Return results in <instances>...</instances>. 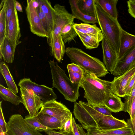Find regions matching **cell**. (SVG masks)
<instances>
[{"instance_id": "cell-1", "label": "cell", "mask_w": 135, "mask_h": 135, "mask_svg": "<svg viewBox=\"0 0 135 135\" xmlns=\"http://www.w3.org/2000/svg\"><path fill=\"white\" fill-rule=\"evenodd\" d=\"M80 86L84 90V98L93 106H104V103L112 93L111 81L102 80L95 75L84 71Z\"/></svg>"}, {"instance_id": "cell-2", "label": "cell", "mask_w": 135, "mask_h": 135, "mask_svg": "<svg viewBox=\"0 0 135 135\" xmlns=\"http://www.w3.org/2000/svg\"><path fill=\"white\" fill-rule=\"evenodd\" d=\"M65 54L72 63L78 65L89 74H93L99 78L105 77L109 73L103 62L80 49L68 47L66 49Z\"/></svg>"}, {"instance_id": "cell-3", "label": "cell", "mask_w": 135, "mask_h": 135, "mask_svg": "<svg viewBox=\"0 0 135 135\" xmlns=\"http://www.w3.org/2000/svg\"><path fill=\"white\" fill-rule=\"evenodd\" d=\"M49 62L52 79V88H56L66 100L71 102H76L80 96L79 89L80 83H72L57 62L50 60Z\"/></svg>"}, {"instance_id": "cell-4", "label": "cell", "mask_w": 135, "mask_h": 135, "mask_svg": "<svg viewBox=\"0 0 135 135\" xmlns=\"http://www.w3.org/2000/svg\"><path fill=\"white\" fill-rule=\"evenodd\" d=\"M95 7L98 23L102 32L111 47L118 55L122 28L118 20L111 17L98 4L95 3Z\"/></svg>"}, {"instance_id": "cell-5", "label": "cell", "mask_w": 135, "mask_h": 135, "mask_svg": "<svg viewBox=\"0 0 135 135\" xmlns=\"http://www.w3.org/2000/svg\"><path fill=\"white\" fill-rule=\"evenodd\" d=\"M75 118L81 124L83 128H97V123L104 115L95 109L87 102L80 101L74 103L73 112Z\"/></svg>"}, {"instance_id": "cell-6", "label": "cell", "mask_w": 135, "mask_h": 135, "mask_svg": "<svg viewBox=\"0 0 135 135\" xmlns=\"http://www.w3.org/2000/svg\"><path fill=\"white\" fill-rule=\"evenodd\" d=\"M6 135H44L27 123L20 114L12 115L7 123Z\"/></svg>"}, {"instance_id": "cell-7", "label": "cell", "mask_w": 135, "mask_h": 135, "mask_svg": "<svg viewBox=\"0 0 135 135\" xmlns=\"http://www.w3.org/2000/svg\"><path fill=\"white\" fill-rule=\"evenodd\" d=\"M18 86L28 91H33L42 101L43 104L50 101L56 100L57 97L52 88L44 85H41L32 82L30 78L20 80Z\"/></svg>"}, {"instance_id": "cell-8", "label": "cell", "mask_w": 135, "mask_h": 135, "mask_svg": "<svg viewBox=\"0 0 135 135\" xmlns=\"http://www.w3.org/2000/svg\"><path fill=\"white\" fill-rule=\"evenodd\" d=\"M39 112L56 118L60 120L63 124L68 120L72 113L65 105L56 100L44 103Z\"/></svg>"}, {"instance_id": "cell-9", "label": "cell", "mask_w": 135, "mask_h": 135, "mask_svg": "<svg viewBox=\"0 0 135 135\" xmlns=\"http://www.w3.org/2000/svg\"><path fill=\"white\" fill-rule=\"evenodd\" d=\"M26 12L31 32L33 34L43 37H47L43 27L33 0L27 1Z\"/></svg>"}, {"instance_id": "cell-10", "label": "cell", "mask_w": 135, "mask_h": 135, "mask_svg": "<svg viewBox=\"0 0 135 135\" xmlns=\"http://www.w3.org/2000/svg\"><path fill=\"white\" fill-rule=\"evenodd\" d=\"M54 21L53 33L56 35H60L63 28L66 25L74 22L75 18L69 13L65 7L58 4L54 7Z\"/></svg>"}, {"instance_id": "cell-11", "label": "cell", "mask_w": 135, "mask_h": 135, "mask_svg": "<svg viewBox=\"0 0 135 135\" xmlns=\"http://www.w3.org/2000/svg\"><path fill=\"white\" fill-rule=\"evenodd\" d=\"M22 103L28 111L31 117L35 118L38 114V111L43 103L33 91H28L26 89L20 88Z\"/></svg>"}, {"instance_id": "cell-12", "label": "cell", "mask_w": 135, "mask_h": 135, "mask_svg": "<svg viewBox=\"0 0 135 135\" xmlns=\"http://www.w3.org/2000/svg\"><path fill=\"white\" fill-rule=\"evenodd\" d=\"M135 74V66L121 75L115 76L113 80L111 81L112 92L119 97L124 98V90Z\"/></svg>"}, {"instance_id": "cell-13", "label": "cell", "mask_w": 135, "mask_h": 135, "mask_svg": "<svg viewBox=\"0 0 135 135\" xmlns=\"http://www.w3.org/2000/svg\"><path fill=\"white\" fill-rule=\"evenodd\" d=\"M6 36L11 44L17 47L21 42V36L17 10L16 9L10 18L6 31Z\"/></svg>"}, {"instance_id": "cell-14", "label": "cell", "mask_w": 135, "mask_h": 135, "mask_svg": "<svg viewBox=\"0 0 135 135\" xmlns=\"http://www.w3.org/2000/svg\"><path fill=\"white\" fill-rule=\"evenodd\" d=\"M135 66V46L118 60L115 69L111 73L115 76H118Z\"/></svg>"}, {"instance_id": "cell-15", "label": "cell", "mask_w": 135, "mask_h": 135, "mask_svg": "<svg viewBox=\"0 0 135 135\" xmlns=\"http://www.w3.org/2000/svg\"><path fill=\"white\" fill-rule=\"evenodd\" d=\"M102 41L103 63L108 71L111 73L115 69L118 61V55L104 36Z\"/></svg>"}, {"instance_id": "cell-16", "label": "cell", "mask_w": 135, "mask_h": 135, "mask_svg": "<svg viewBox=\"0 0 135 135\" xmlns=\"http://www.w3.org/2000/svg\"><path fill=\"white\" fill-rule=\"evenodd\" d=\"M46 38L52 55L58 62H61L63 60L66 50L65 43L61 35H56L53 32L50 37Z\"/></svg>"}, {"instance_id": "cell-17", "label": "cell", "mask_w": 135, "mask_h": 135, "mask_svg": "<svg viewBox=\"0 0 135 135\" xmlns=\"http://www.w3.org/2000/svg\"><path fill=\"white\" fill-rule=\"evenodd\" d=\"M127 124L124 119L104 115L97 123V128L101 131L113 130L124 127Z\"/></svg>"}, {"instance_id": "cell-18", "label": "cell", "mask_w": 135, "mask_h": 135, "mask_svg": "<svg viewBox=\"0 0 135 135\" xmlns=\"http://www.w3.org/2000/svg\"><path fill=\"white\" fill-rule=\"evenodd\" d=\"M135 46V35L131 34L122 28L120 38L118 60L121 59Z\"/></svg>"}, {"instance_id": "cell-19", "label": "cell", "mask_w": 135, "mask_h": 135, "mask_svg": "<svg viewBox=\"0 0 135 135\" xmlns=\"http://www.w3.org/2000/svg\"><path fill=\"white\" fill-rule=\"evenodd\" d=\"M73 27L77 33H80L95 37L100 42L104 36L101 29L96 24L93 25L84 23H75Z\"/></svg>"}, {"instance_id": "cell-20", "label": "cell", "mask_w": 135, "mask_h": 135, "mask_svg": "<svg viewBox=\"0 0 135 135\" xmlns=\"http://www.w3.org/2000/svg\"><path fill=\"white\" fill-rule=\"evenodd\" d=\"M16 47L12 45L6 36L0 44V57L7 63H12L14 60Z\"/></svg>"}, {"instance_id": "cell-21", "label": "cell", "mask_w": 135, "mask_h": 135, "mask_svg": "<svg viewBox=\"0 0 135 135\" xmlns=\"http://www.w3.org/2000/svg\"><path fill=\"white\" fill-rule=\"evenodd\" d=\"M72 12V14L75 18L81 21L84 23L95 24L98 23L96 17L87 15L80 9L77 3V0H70L69 1Z\"/></svg>"}, {"instance_id": "cell-22", "label": "cell", "mask_w": 135, "mask_h": 135, "mask_svg": "<svg viewBox=\"0 0 135 135\" xmlns=\"http://www.w3.org/2000/svg\"><path fill=\"white\" fill-rule=\"evenodd\" d=\"M35 118L41 124L52 130L60 129L63 125L58 119L47 114L39 112Z\"/></svg>"}, {"instance_id": "cell-23", "label": "cell", "mask_w": 135, "mask_h": 135, "mask_svg": "<svg viewBox=\"0 0 135 135\" xmlns=\"http://www.w3.org/2000/svg\"><path fill=\"white\" fill-rule=\"evenodd\" d=\"M104 105L112 112L115 113L123 111L124 107V103L121 98L112 93L106 99Z\"/></svg>"}, {"instance_id": "cell-24", "label": "cell", "mask_w": 135, "mask_h": 135, "mask_svg": "<svg viewBox=\"0 0 135 135\" xmlns=\"http://www.w3.org/2000/svg\"><path fill=\"white\" fill-rule=\"evenodd\" d=\"M118 0H95L96 3L110 16L118 20V13L117 8Z\"/></svg>"}, {"instance_id": "cell-25", "label": "cell", "mask_w": 135, "mask_h": 135, "mask_svg": "<svg viewBox=\"0 0 135 135\" xmlns=\"http://www.w3.org/2000/svg\"><path fill=\"white\" fill-rule=\"evenodd\" d=\"M0 72L6 81L8 88L16 94L18 92V89L10 72L8 66L3 61L0 63Z\"/></svg>"}, {"instance_id": "cell-26", "label": "cell", "mask_w": 135, "mask_h": 135, "mask_svg": "<svg viewBox=\"0 0 135 135\" xmlns=\"http://www.w3.org/2000/svg\"><path fill=\"white\" fill-rule=\"evenodd\" d=\"M67 68L69 79L72 82L80 83L84 76L83 70L79 66L73 63L67 65Z\"/></svg>"}, {"instance_id": "cell-27", "label": "cell", "mask_w": 135, "mask_h": 135, "mask_svg": "<svg viewBox=\"0 0 135 135\" xmlns=\"http://www.w3.org/2000/svg\"><path fill=\"white\" fill-rule=\"evenodd\" d=\"M0 95L4 101L9 102L15 105H18L22 102L21 98L1 84H0Z\"/></svg>"}, {"instance_id": "cell-28", "label": "cell", "mask_w": 135, "mask_h": 135, "mask_svg": "<svg viewBox=\"0 0 135 135\" xmlns=\"http://www.w3.org/2000/svg\"><path fill=\"white\" fill-rule=\"evenodd\" d=\"M95 3V0H77L79 7L82 12L87 15L96 17Z\"/></svg>"}, {"instance_id": "cell-29", "label": "cell", "mask_w": 135, "mask_h": 135, "mask_svg": "<svg viewBox=\"0 0 135 135\" xmlns=\"http://www.w3.org/2000/svg\"><path fill=\"white\" fill-rule=\"evenodd\" d=\"M74 22L69 23L65 26L62 29L60 35L65 44L74 40L78 36L73 27Z\"/></svg>"}, {"instance_id": "cell-30", "label": "cell", "mask_w": 135, "mask_h": 135, "mask_svg": "<svg viewBox=\"0 0 135 135\" xmlns=\"http://www.w3.org/2000/svg\"><path fill=\"white\" fill-rule=\"evenodd\" d=\"M77 33L86 49L90 50L94 49L97 48L99 46L100 41L96 37L81 33Z\"/></svg>"}, {"instance_id": "cell-31", "label": "cell", "mask_w": 135, "mask_h": 135, "mask_svg": "<svg viewBox=\"0 0 135 135\" xmlns=\"http://www.w3.org/2000/svg\"><path fill=\"white\" fill-rule=\"evenodd\" d=\"M42 11L49 20L53 30L54 9L47 0H37Z\"/></svg>"}, {"instance_id": "cell-32", "label": "cell", "mask_w": 135, "mask_h": 135, "mask_svg": "<svg viewBox=\"0 0 135 135\" xmlns=\"http://www.w3.org/2000/svg\"><path fill=\"white\" fill-rule=\"evenodd\" d=\"M36 8L43 27L47 36V38L49 37L53 32V28L47 17L42 11L39 4Z\"/></svg>"}, {"instance_id": "cell-33", "label": "cell", "mask_w": 135, "mask_h": 135, "mask_svg": "<svg viewBox=\"0 0 135 135\" xmlns=\"http://www.w3.org/2000/svg\"><path fill=\"white\" fill-rule=\"evenodd\" d=\"M15 0H4L3 5L5 11L6 31L9 20L16 9Z\"/></svg>"}, {"instance_id": "cell-34", "label": "cell", "mask_w": 135, "mask_h": 135, "mask_svg": "<svg viewBox=\"0 0 135 135\" xmlns=\"http://www.w3.org/2000/svg\"><path fill=\"white\" fill-rule=\"evenodd\" d=\"M0 9V44L6 36L5 11V7L3 5V7Z\"/></svg>"}, {"instance_id": "cell-35", "label": "cell", "mask_w": 135, "mask_h": 135, "mask_svg": "<svg viewBox=\"0 0 135 135\" xmlns=\"http://www.w3.org/2000/svg\"><path fill=\"white\" fill-rule=\"evenodd\" d=\"M24 119L32 127L39 131L44 132L47 130H52L41 124L35 117H31L29 115L26 116Z\"/></svg>"}, {"instance_id": "cell-36", "label": "cell", "mask_w": 135, "mask_h": 135, "mask_svg": "<svg viewBox=\"0 0 135 135\" xmlns=\"http://www.w3.org/2000/svg\"><path fill=\"white\" fill-rule=\"evenodd\" d=\"M100 131L105 133L116 135H134L132 129L128 126L124 128L113 130Z\"/></svg>"}, {"instance_id": "cell-37", "label": "cell", "mask_w": 135, "mask_h": 135, "mask_svg": "<svg viewBox=\"0 0 135 135\" xmlns=\"http://www.w3.org/2000/svg\"><path fill=\"white\" fill-rule=\"evenodd\" d=\"M72 113L70 115L68 120L63 124L59 129V132L69 135H73L72 124Z\"/></svg>"}, {"instance_id": "cell-38", "label": "cell", "mask_w": 135, "mask_h": 135, "mask_svg": "<svg viewBox=\"0 0 135 135\" xmlns=\"http://www.w3.org/2000/svg\"><path fill=\"white\" fill-rule=\"evenodd\" d=\"M135 97V84L132 89L130 95L125 96L124 103V107L123 111L129 113L131 105L133 99Z\"/></svg>"}, {"instance_id": "cell-39", "label": "cell", "mask_w": 135, "mask_h": 135, "mask_svg": "<svg viewBox=\"0 0 135 135\" xmlns=\"http://www.w3.org/2000/svg\"><path fill=\"white\" fill-rule=\"evenodd\" d=\"M2 101L0 102V128L4 133L5 135H7V123L5 122L2 107Z\"/></svg>"}, {"instance_id": "cell-40", "label": "cell", "mask_w": 135, "mask_h": 135, "mask_svg": "<svg viewBox=\"0 0 135 135\" xmlns=\"http://www.w3.org/2000/svg\"><path fill=\"white\" fill-rule=\"evenodd\" d=\"M135 84V74L129 82L124 90V97L130 95Z\"/></svg>"}, {"instance_id": "cell-41", "label": "cell", "mask_w": 135, "mask_h": 135, "mask_svg": "<svg viewBox=\"0 0 135 135\" xmlns=\"http://www.w3.org/2000/svg\"><path fill=\"white\" fill-rule=\"evenodd\" d=\"M87 135H116L103 132L97 128H90L86 129Z\"/></svg>"}, {"instance_id": "cell-42", "label": "cell", "mask_w": 135, "mask_h": 135, "mask_svg": "<svg viewBox=\"0 0 135 135\" xmlns=\"http://www.w3.org/2000/svg\"><path fill=\"white\" fill-rule=\"evenodd\" d=\"M127 3L128 12L135 19V0H129Z\"/></svg>"}, {"instance_id": "cell-43", "label": "cell", "mask_w": 135, "mask_h": 135, "mask_svg": "<svg viewBox=\"0 0 135 135\" xmlns=\"http://www.w3.org/2000/svg\"><path fill=\"white\" fill-rule=\"evenodd\" d=\"M92 106L95 109L102 114L105 115L113 116L112 114V112L105 106Z\"/></svg>"}, {"instance_id": "cell-44", "label": "cell", "mask_w": 135, "mask_h": 135, "mask_svg": "<svg viewBox=\"0 0 135 135\" xmlns=\"http://www.w3.org/2000/svg\"><path fill=\"white\" fill-rule=\"evenodd\" d=\"M129 114L130 115V120L132 121L135 117V97L132 102Z\"/></svg>"}, {"instance_id": "cell-45", "label": "cell", "mask_w": 135, "mask_h": 135, "mask_svg": "<svg viewBox=\"0 0 135 135\" xmlns=\"http://www.w3.org/2000/svg\"><path fill=\"white\" fill-rule=\"evenodd\" d=\"M72 124L73 128V135H80L77 127V124L74 118H72Z\"/></svg>"}, {"instance_id": "cell-46", "label": "cell", "mask_w": 135, "mask_h": 135, "mask_svg": "<svg viewBox=\"0 0 135 135\" xmlns=\"http://www.w3.org/2000/svg\"><path fill=\"white\" fill-rule=\"evenodd\" d=\"M126 122L127 126L132 129L134 135L135 134V117L132 121H131L129 119H127Z\"/></svg>"}, {"instance_id": "cell-47", "label": "cell", "mask_w": 135, "mask_h": 135, "mask_svg": "<svg viewBox=\"0 0 135 135\" xmlns=\"http://www.w3.org/2000/svg\"><path fill=\"white\" fill-rule=\"evenodd\" d=\"M44 132L48 135H72L57 132L54 130H45Z\"/></svg>"}, {"instance_id": "cell-48", "label": "cell", "mask_w": 135, "mask_h": 135, "mask_svg": "<svg viewBox=\"0 0 135 135\" xmlns=\"http://www.w3.org/2000/svg\"><path fill=\"white\" fill-rule=\"evenodd\" d=\"M15 8L16 10L18 11L23 12V10L21 4L17 1L15 0Z\"/></svg>"}, {"instance_id": "cell-49", "label": "cell", "mask_w": 135, "mask_h": 135, "mask_svg": "<svg viewBox=\"0 0 135 135\" xmlns=\"http://www.w3.org/2000/svg\"><path fill=\"white\" fill-rule=\"evenodd\" d=\"M77 126L80 135H87V133L84 130L81 125L78 124H77Z\"/></svg>"}, {"instance_id": "cell-50", "label": "cell", "mask_w": 135, "mask_h": 135, "mask_svg": "<svg viewBox=\"0 0 135 135\" xmlns=\"http://www.w3.org/2000/svg\"><path fill=\"white\" fill-rule=\"evenodd\" d=\"M0 135H5L4 133L1 128H0Z\"/></svg>"}, {"instance_id": "cell-51", "label": "cell", "mask_w": 135, "mask_h": 135, "mask_svg": "<svg viewBox=\"0 0 135 135\" xmlns=\"http://www.w3.org/2000/svg\"><path fill=\"white\" fill-rule=\"evenodd\" d=\"M134 135H135V134Z\"/></svg>"}]
</instances>
